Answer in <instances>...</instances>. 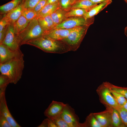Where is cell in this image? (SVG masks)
I'll use <instances>...</instances> for the list:
<instances>
[{"instance_id":"5bb4252c","label":"cell","mask_w":127,"mask_h":127,"mask_svg":"<svg viewBox=\"0 0 127 127\" xmlns=\"http://www.w3.org/2000/svg\"><path fill=\"white\" fill-rule=\"evenodd\" d=\"M24 7L22 3L16 8L3 16L9 25H13L15 22L22 15Z\"/></svg>"},{"instance_id":"83f0119b","label":"cell","mask_w":127,"mask_h":127,"mask_svg":"<svg viewBox=\"0 0 127 127\" xmlns=\"http://www.w3.org/2000/svg\"><path fill=\"white\" fill-rule=\"evenodd\" d=\"M40 0H23L22 4L24 8H33Z\"/></svg>"},{"instance_id":"ba28073f","label":"cell","mask_w":127,"mask_h":127,"mask_svg":"<svg viewBox=\"0 0 127 127\" xmlns=\"http://www.w3.org/2000/svg\"><path fill=\"white\" fill-rule=\"evenodd\" d=\"M6 89H0V114L7 119L12 127H21L13 117L8 109L5 97Z\"/></svg>"},{"instance_id":"277c9868","label":"cell","mask_w":127,"mask_h":127,"mask_svg":"<svg viewBox=\"0 0 127 127\" xmlns=\"http://www.w3.org/2000/svg\"><path fill=\"white\" fill-rule=\"evenodd\" d=\"M88 27L82 26L76 28L62 40L68 47L70 51H74L78 49Z\"/></svg>"},{"instance_id":"ffe728a7","label":"cell","mask_w":127,"mask_h":127,"mask_svg":"<svg viewBox=\"0 0 127 127\" xmlns=\"http://www.w3.org/2000/svg\"><path fill=\"white\" fill-rule=\"evenodd\" d=\"M66 13V12L60 7L50 15L55 27L65 19Z\"/></svg>"},{"instance_id":"8fae6325","label":"cell","mask_w":127,"mask_h":127,"mask_svg":"<svg viewBox=\"0 0 127 127\" xmlns=\"http://www.w3.org/2000/svg\"><path fill=\"white\" fill-rule=\"evenodd\" d=\"M23 55L20 49L13 50L6 45L0 44V64L5 63Z\"/></svg>"},{"instance_id":"f6af8a7d","label":"cell","mask_w":127,"mask_h":127,"mask_svg":"<svg viewBox=\"0 0 127 127\" xmlns=\"http://www.w3.org/2000/svg\"></svg>"},{"instance_id":"4fadbf2b","label":"cell","mask_w":127,"mask_h":127,"mask_svg":"<svg viewBox=\"0 0 127 127\" xmlns=\"http://www.w3.org/2000/svg\"><path fill=\"white\" fill-rule=\"evenodd\" d=\"M76 28L69 29L53 28L44 33L43 36L55 40H62Z\"/></svg>"},{"instance_id":"d6986e66","label":"cell","mask_w":127,"mask_h":127,"mask_svg":"<svg viewBox=\"0 0 127 127\" xmlns=\"http://www.w3.org/2000/svg\"><path fill=\"white\" fill-rule=\"evenodd\" d=\"M30 21L21 15L15 22L13 25L14 31L16 35H18L26 27Z\"/></svg>"},{"instance_id":"f546056e","label":"cell","mask_w":127,"mask_h":127,"mask_svg":"<svg viewBox=\"0 0 127 127\" xmlns=\"http://www.w3.org/2000/svg\"><path fill=\"white\" fill-rule=\"evenodd\" d=\"M52 120L54 122L57 127H70L60 116Z\"/></svg>"},{"instance_id":"4dcf8cb0","label":"cell","mask_w":127,"mask_h":127,"mask_svg":"<svg viewBox=\"0 0 127 127\" xmlns=\"http://www.w3.org/2000/svg\"><path fill=\"white\" fill-rule=\"evenodd\" d=\"M48 0H40L32 8L37 14L46 5Z\"/></svg>"},{"instance_id":"2e32d148","label":"cell","mask_w":127,"mask_h":127,"mask_svg":"<svg viewBox=\"0 0 127 127\" xmlns=\"http://www.w3.org/2000/svg\"><path fill=\"white\" fill-rule=\"evenodd\" d=\"M37 18L44 33L53 29L55 27L50 15Z\"/></svg>"},{"instance_id":"f1b7e54d","label":"cell","mask_w":127,"mask_h":127,"mask_svg":"<svg viewBox=\"0 0 127 127\" xmlns=\"http://www.w3.org/2000/svg\"><path fill=\"white\" fill-rule=\"evenodd\" d=\"M11 83V81L7 76L0 74V89L6 88L8 85Z\"/></svg>"},{"instance_id":"e0dca14e","label":"cell","mask_w":127,"mask_h":127,"mask_svg":"<svg viewBox=\"0 0 127 127\" xmlns=\"http://www.w3.org/2000/svg\"><path fill=\"white\" fill-rule=\"evenodd\" d=\"M23 0H12L0 6V14L4 15L14 9L22 3Z\"/></svg>"},{"instance_id":"cb8c5ba5","label":"cell","mask_w":127,"mask_h":127,"mask_svg":"<svg viewBox=\"0 0 127 127\" xmlns=\"http://www.w3.org/2000/svg\"><path fill=\"white\" fill-rule=\"evenodd\" d=\"M69 11L66 12L65 16L66 18L71 17H83L87 11L86 10L81 8H73Z\"/></svg>"},{"instance_id":"8992f818","label":"cell","mask_w":127,"mask_h":127,"mask_svg":"<svg viewBox=\"0 0 127 127\" xmlns=\"http://www.w3.org/2000/svg\"><path fill=\"white\" fill-rule=\"evenodd\" d=\"M83 17H71L65 19L53 28L69 29L82 26H88L93 23L94 21H89Z\"/></svg>"},{"instance_id":"7a4b0ae2","label":"cell","mask_w":127,"mask_h":127,"mask_svg":"<svg viewBox=\"0 0 127 127\" xmlns=\"http://www.w3.org/2000/svg\"><path fill=\"white\" fill-rule=\"evenodd\" d=\"M24 55L0 64L1 74L7 76L11 83L16 84L21 79L24 66Z\"/></svg>"},{"instance_id":"836d02e7","label":"cell","mask_w":127,"mask_h":127,"mask_svg":"<svg viewBox=\"0 0 127 127\" xmlns=\"http://www.w3.org/2000/svg\"><path fill=\"white\" fill-rule=\"evenodd\" d=\"M0 127H12L7 119L3 116L0 114Z\"/></svg>"},{"instance_id":"e575fe53","label":"cell","mask_w":127,"mask_h":127,"mask_svg":"<svg viewBox=\"0 0 127 127\" xmlns=\"http://www.w3.org/2000/svg\"><path fill=\"white\" fill-rule=\"evenodd\" d=\"M9 25L6 20L3 17L0 20V32L2 31L7 26Z\"/></svg>"},{"instance_id":"30bf717a","label":"cell","mask_w":127,"mask_h":127,"mask_svg":"<svg viewBox=\"0 0 127 127\" xmlns=\"http://www.w3.org/2000/svg\"><path fill=\"white\" fill-rule=\"evenodd\" d=\"M1 44L6 45L13 50L20 49V46L15 33L13 26L9 25L5 37Z\"/></svg>"},{"instance_id":"1f68e13d","label":"cell","mask_w":127,"mask_h":127,"mask_svg":"<svg viewBox=\"0 0 127 127\" xmlns=\"http://www.w3.org/2000/svg\"><path fill=\"white\" fill-rule=\"evenodd\" d=\"M118 110L123 123L127 127V111L121 106Z\"/></svg>"},{"instance_id":"d590c367","label":"cell","mask_w":127,"mask_h":127,"mask_svg":"<svg viewBox=\"0 0 127 127\" xmlns=\"http://www.w3.org/2000/svg\"><path fill=\"white\" fill-rule=\"evenodd\" d=\"M9 25L7 26L2 31L0 32V44L1 43L5 37Z\"/></svg>"},{"instance_id":"484cf974","label":"cell","mask_w":127,"mask_h":127,"mask_svg":"<svg viewBox=\"0 0 127 127\" xmlns=\"http://www.w3.org/2000/svg\"><path fill=\"white\" fill-rule=\"evenodd\" d=\"M22 15L27 20L31 21L37 18V14L32 8H24Z\"/></svg>"},{"instance_id":"60d3db41","label":"cell","mask_w":127,"mask_h":127,"mask_svg":"<svg viewBox=\"0 0 127 127\" xmlns=\"http://www.w3.org/2000/svg\"><path fill=\"white\" fill-rule=\"evenodd\" d=\"M122 107L127 111V101Z\"/></svg>"},{"instance_id":"ee69618b","label":"cell","mask_w":127,"mask_h":127,"mask_svg":"<svg viewBox=\"0 0 127 127\" xmlns=\"http://www.w3.org/2000/svg\"><path fill=\"white\" fill-rule=\"evenodd\" d=\"M127 3V0H124Z\"/></svg>"},{"instance_id":"44dd1931","label":"cell","mask_w":127,"mask_h":127,"mask_svg":"<svg viewBox=\"0 0 127 127\" xmlns=\"http://www.w3.org/2000/svg\"><path fill=\"white\" fill-rule=\"evenodd\" d=\"M97 4L90 0H78L71 6V8L83 9L88 11Z\"/></svg>"},{"instance_id":"603a6c76","label":"cell","mask_w":127,"mask_h":127,"mask_svg":"<svg viewBox=\"0 0 127 127\" xmlns=\"http://www.w3.org/2000/svg\"><path fill=\"white\" fill-rule=\"evenodd\" d=\"M83 123V127H101L93 113H91L87 117Z\"/></svg>"},{"instance_id":"ac0fdd59","label":"cell","mask_w":127,"mask_h":127,"mask_svg":"<svg viewBox=\"0 0 127 127\" xmlns=\"http://www.w3.org/2000/svg\"><path fill=\"white\" fill-rule=\"evenodd\" d=\"M60 7V1L55 3L47 4L38 14L37 18L50 15Z\"/></svg>"},{"instance_id":"6da1fadb","label":"cell","mask_w":127,"mask_h":127,"mask_svg":"<svg viewBox=\"0 0 127 127\" xmlns=\"http://www.w3.org/2000/svg\"><path fill=\"white\" fill-rule=\"evenodd\" d=\"M42 36L30 40L25 44L32 45L47 52L62 54L70 51L68 47L60 42Z\"/></svg>"},{"instance_id":"7c38bea8","label":"cell","mask_w":127,"mask_h":127,"mask_svg":"<svg viewBox=\"0 0 127 127\" xmlns=\"http://www.w3.org/2000/svg\"><path fill=\"white\" fill-rule=\"evenodd\" d=\"M105 107L106 109L104 111L93 114L101 127H112L111 107Z\"/></svg>"},{"instance_id":"f35d334b","label":"cell","mask_w":127,"mask_h":127,"mask_svg":"<svg viewBox=\"0 0 127 127\" xmlns=\"http://www.w3.org/2000/svg\"><path fill=\"white\" fill-rule=\"evenodd\" d=\"M92 2L97 4H98L102 2L109 0H90Z\"/></svg>"},{"instance_id":"3957f363","label":"cell","mask_w":127,"mask_h":127,"mask_svg":"<svg viewBox=\"0 0 127 127\" xmlns=\"http://www.w3.org/2000/svg\"><path fill=\"white\" fill-rule=\"evenodd\" d=\"M44 33L37 18H35L30 21L25 28L16 36L20 46L28 41L42 36Z\"/></svg>"},{"instance_id":"8d00e7d4","label":"cell","mask_w":127,"mask_h":127,"mask_svg":"<svg viewBox=\"0 0 127 127\" xmlns=\"http://www.w3.org/2000/svg\"><path fill=\"white\" fill-rule=\"evenodd\" d=\"M48 118L44 119L38 127H48Z\"/></svg>"},{"instance_id":"9a60e30c","label":"cell","mask_w":127,"mask_h":127,"mask_svg":"<svg viewBox=\"0 0 127 127\" xmlns=\"http://www.w3.org/2000/svg\"><path fill=\"white\" fill-rule=\"evenodd\" d=\"M112 2V0L105 1L97 4L89 11H87L84 17L86 20L93 17L106 8Z\"/></svg>"},{"instance_id":"7402d4cb","label":"cell","mask_w":127,"mask_h":127,"mask_svg":"<svg viewBox=\"0 0 127 127\" xmlns=\"http://www.w3.org/2000/svg\"><path fill=\"white\" fill-rule=\"evenodd\" d=\"M111 113L112 127H125L118 111L111 107Z\"/></svg>"},{"instance_id":"ab89813d","label":"cell","mask_w":127,"mask_h":127,"mask_svg":"<svg viewBox=\"0 0 127 127\" xmlns=\"http://www.w3.org/2000/svg\"><path fill=\"white\" fill-rule=\"evenodd\" d=\"M60 0H48L46 4L56 3L60 1Z\"/></svg>"},{"instance_id":"d4e9b609","label":"cell","mask_w":127,"mask_h":127,"mask_svg":"<svg viewBox=\"0 0 127 127\" xmlns=\"http://www.w3.org/2000/svg\"><path fill=\"white\" fill-rule=\"evenodd\" d=\"M104 83L111 90L121 94L127 100V87L117 86L106 81Z\"/></svg>"},{"instance_id":"52a82bcc","label":"cell","mask_w":127,"mask_h":127,"mask_svg":"<svg viewBox=\"0 0 127 127\" xmlns=\"http://www.w3.org/2000/svg\"><path fill=\"white\" fill-rule=\"evenodd\" d=\"M60 116L70 127H83V123H79V118L74 109L67 103L66 104Z\"/></svg>"},{"instance_id":"d6a6232c","label":"cell","mask_w":127,"mask_h":127,"mask_svg":"<svg viewBox=\"0 0 127 127\" xmlns=\"http://www.w3.org/2000/svg\"><path fill=\"white\" fill-rule=\"evenodd\" d=\"M60 7L63 10H67L71 8L70 0H60Z\"/></svg>"},{"instance_id":"9c48e42d","label":"cell","mask_w":127,"mask_h":127,"mask_svg":"<svg viewBox=\"0 0 127 127\" xmlns=\"http://www.w3.org/2000/svg\"><path fill=\"white\" fill-rule=\"evenodd\" d=\"M66 105L62 102L53 100L45 111L44 115L53 120L60 116Z\"/></svg>"},{"instance_id":"4316f807","label":"cell","mask_w":127,"mask_h":127,"mask_svg":"<svg viewBox=\"0 0 127 127\" xmlns=\"http://www.w3.org/2000/svg\"><path fill=\"white\" fill-rule=\"evenodd\" d=\"M110 89L112 95L117 103L119 105L122 107L127 101V99L121 94Z\"/></svg>"},{"instance_id":"7bdbcfd3","label":"cell","mask_w":127,"mask_h":127,"mask_svg":"<svg viewBox=\"0 0 127 127\" xmlns=\"http://www.w3.org/2000/svg\"><path fill=\"white\" fill-rule=\"evenodd\" d=\"M124 33L125 34L127 37V26L126 27L124 28Z\"/></svg>"},{"instance_id":"b9f144b4","label":"cell","mask_w":127,"mask_h":127,"mask_svg":"<svg viewBox=\"0 0 127 127\" xmlns=\"http://www.w3.org/2000/svg\"><path fill=\"white\" fill-rule=\"evenodd\" d=\"M77 0H70V3L71 6L75 3Z\"/></svg>"},{"instance_id":"74e56055","label":"cell","mask_w":127,"mask_h":127,"mask_svg":"<svg viewBox=\"0 0 127 127\" xmlns=\"http://www.w3.org/2000/svg\"><path fill=\"white\" fill-rule=\"evenodd\" d=\"M48 127H57L53 121L48 118Z\"/></svg>"},{"instance_id":"5b68a950","label":"cell","mask_w":127,"mask_h":127,"mask_svg":"<svg viewBox=\"0 0 127 127\" xmlns=\"http://www.w3.org/2000/svg\"><path fill=\"white\" fill-rule=\"evenodd\" d=\"M100 103L105 107H110L118 110L120 106L117 103L110 88L103 82L96 90Z\"/></svg>"}]
</instances>
